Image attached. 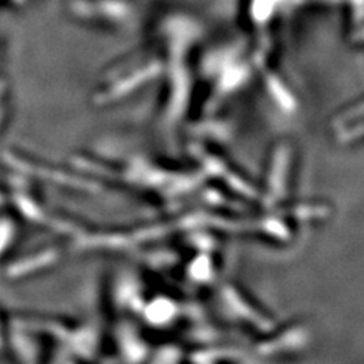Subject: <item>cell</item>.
I'll return each instance as SVG.
<instances>
[{"label":"cell","instance_id":"2","mask_svg":"<svg viewBox=\"0 0 364 364\" xmlns=\"http://www.w3.org/2000/svg\"><path fill=\"white\" fill-rule=\"evenodd\" d=\"M223 302L226 305V309L230 310L231 313H235L238 318H245L246 322L249 323H255V325H261V326H266V318L264 316L261 314L257 309L254 310L252 306H247L246 309V299L243 296L238 293V290L232 289V287H228L223 290Z\"/></svg>","mask_w":364,"mask_h":364},{"label":"cell","instance_id":"1","mask_svg":"<svg viewBox=\"0 0 364 364\" xmlns=\"http://www.w3.org/2000/svg\"><path fill=\"white\" fill-rule=\"evenodd\" d=\"M291 166V158L286 147H281L273 156V161L270 164V175H269V196L273 199H281L286 196V188H287V179L290 176L289 170H284L286 167Z\"/></svg>","mask_w":364,"mask_h":364}]
</instances>
